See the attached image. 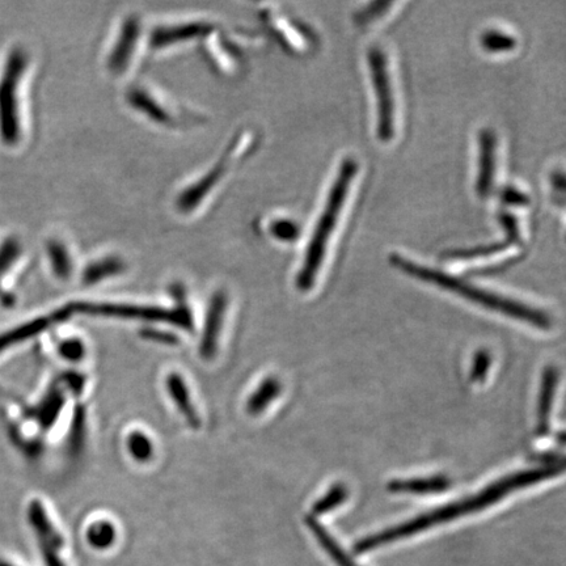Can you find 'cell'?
Here are the masks:
<instances>
[{
	"instance_id": "cb8c5ba5",
	"label": "cell",
	"mask_w": 566,
	"mask_h": 566,
	"mask_svg": "<svg viewBox=\"0 0 566 566\" xmlns=\"http://www.w3.org/2000/svg\"><path fill=\"white\" fill-rule=\"evenodd\" d=\"M84 439H86V408L78 405L73 417V425L70 432L71 453L79 454L83 449Z\"/></svg>"
},
{
	"instance_id": "7a4b0ae2",
	"label": "cell",
	"mask_w": 566,
	"mask_h": 566,
	"mask_svg": "<svg viewBox=\"0 0 566 566\" xmlns=\"http://www.w3.org/2000/svg\"><path fill=\"white\" fill-rule=\"evenodd\" d=\"M391 264L395 268L400 269L401 272L408 274V276L433 283V285L442 287V289L447 291H453L460 297L466 298L467 301L479 304V306L488 308V310L500 312V314L510 316L513 319L526 321V323L543 329V331H548V329L552 328V319L549 318L546 312L538 310V308H532L521 302L513 301V299L501 297V295L491 293V291L480 289V287L470 285V283L439 272V270L418 265L415 261L404 259L403 256L392 255Z\"/></svg>"
},
{
	"instance_id": "1f68e13d",
	"label": "cell",
	"mask_w": 566,
	"mask_h": 566,
	"mask_svg": "<svg viewBox=\"0 0 566 566\" xmlns=\"http://www.w3.org/2000/svg\"><path fill=\"white\" fill-rule=\"evenodd\" d=\"M502 201L513 206H523L530 204V197L521 189L508 187L502 192Z\"/></svg>"
},
{
	"instance_id": "4316f807",
	"label": "cell",
	"mask_w": 566,
	"mask_h": 566,
	"mask_svg": "<svg viewBox=\"0 0 566 566\" xmlns=\"http://www.w3.org/2000/svg\"><path fill=\"white\" fill-rule=\"evenodd\" d=\"M270 231L283 242H293L299 236V226L291 219H277L270 227Z\"/></svg>"
},
{
	"instance_id": "277c9868",
	"label": "cell",
	"mask_w": 566,
	"mask_h": 566,
	"mask_svg": "<svg viewBox=\"0 0 566 566\" xmlns=\"http://www.w3.org/2000/svg\"><path fill=\"white\" fill-rule=\"evenodd\" d=\"M27 63L23 50H14L0 79V137L6 145H15L20 139L18 91Z\"/></svg>"
},
{
	"instance_id": "e575fe53",
	"label": "cell",
	"mask_w": 566,
	"mask_h": 566,
	"mask_svg": "<svg viewBox=\"0 0 566 566\" xmlns=\"http://www.w3.org/2000/svg\"><path fill=\"white\" fill-rule=\"evenodd\" d=\"M0 566H15V565L8 563V561H6V560L0 559Z\"/></svg>"
},
{
	"instance_id": "30bf717a",
	"label": "cell",
	"mask_w": 566,
	"mask_h": 566,
	"mask_svg": "<svg viewBox=\"0 0 566 566\" xmlns=\"http://www.w3.org/2000/svg\"><path fill=\"white\" fill-rule=\"evenodd\" d=\"M449 477L437 475L432 477H421V479L392 480L387 485L391 493L416 494V496H428V494H439L450 488Z\"/></svg>"
},
{
	"instance_id": "2e32d148",
	"label": "cell",
	"mask_w": 566,
	"mask_h": 566,
	"mask_svg": "<svg viewBox=\"0 0 566 566\" xmlns=\"http://www.w3.org/2000/svg\"><path fill=\"white\" fill-rule=\"evenodd\" d=\"M209 25L205 24H189L180 25V27L159 29L152 36L151 44L154 48H163V46L175 44L177 41L188 40L204 35L208 31Z\"/></svg>"
},
{
	"instance_id": "9c48e42d",
	"label": "cell",
	"mask_w": 566,
	"mask_h": 566,
	"mask_svg": "<svg viewBox=\"0 0 566 566\" xmlns=\"http://www.w3.org/2000/svg\"><path fill=\"white\" fill-rule=\"evenodd\" d=\"M227 298L225 293H215L211 298L208 315H206L204 337L201 342V356L213 359L218 349L223 321H225Z\"/></svg>"
},
{
	"instance_id": "7c38bea8",
	"label": "cell",
	"mask_w": 566,
	"mask_h": 566,
	"mask_svg": "<svg viewBox=\"0 0 566 566\" xmlns=\"http://www.w3.org/2000/svg\"><path fill=\"white\" fill-rule=\"evenodd\" d=\"M167 390L170 392L173 403L176 404L181 415L185 417L190 426L197 429L201 425L200 417L197 415L196 408L192 403V397L181 375L173 373L167 378Z\"/></svg>"
},
{
	"instance_id": "ba28073f",
	"label": "cell",
	"mask_w": 566,
	"mask_h": 566,
	"mask_svg": "<svg viewBox=\"0 0 566 566\" xmlns=\"http://www.w3.org/2000/svg\"><path fill=\"white\" fill-rule=\"evenodd\" d=\"M497 137L491 129L479 133V171H477L476 192L488 197L496 183Z\"/></svg>"
},
{
	"instance_id": "d6a6232c",
	"label": "cell",
	"mask_w": 566,
	"mask_h": 566,
	"mask_svg": "<svg viewBox=\"0 0 566 566\" xmlns=\"http://www.w3.org/2000/svg\"><path fill=\"white\" fill-rule=\"evenodd\" d=\"M142 336L147 340L160 342V344H176L177 339L171 333L156 331V329H145Z\"/></svg>"
},
{
	"instance_id": "d6986e66",
	"label": "cell",
	"mask_w": 566,
	"mask_h": 566,
	"mask_svg": "<svg viewBox=\"0 0 566 566\" xmlns=\"http://www.w3.org/2000/svg\"><path fill=\"white\" fill-rule=\"evenodd\" d=\"M124 268V264L118 259L96 261V263L88 266L86 272H84L83 281L86 282L87 285H92V283L104 280V278L116 276V274L121 273Z\"/></svg>"
},
{
	"instance_id": "8992f818",
	"label": "cell",
	"mask_w": 566,
	"mask_h": 566,
	"mask_svg": "<svg viewBox=\"0 0 566 566\" xmlns=\"http://www.w3.org/2000/svg\"><path fill=\"white\" fill-rule=\"evenodd\" d=\"M71 312L78 314L111 316V318L137 319L146 321H163L176 327L192 331L193 319L187 307L181 306L176 310H164L158 307L129 306V304H70Z\"/></svg>"
},
{
	"instance_id": "f1b7e54d",
	"label": "cell",
	"mask_w": 566,
	"mask_h": 566,
	"mask_svg": "<svg viewBox=\"0 0 566 566\" xmlns=\"http://www.w3.org/2000/svg\"><path fill=\"white\" fill-rule=\"evenodd\" d=\"M511 242L491 244V246L479 247L470 249V251L453 253L456 259H476V257H488L498 255V253L505 252L510 247Z\"/></svg>"
},
{
	"instance_id": "4dcf8cb0",
	"label": "cell",
	"mask_w": 566,
	"mask_h": 566,
	"mask_svg": "<svg viewBox=\"0 0 566 566\" xmlns=\"http://www.w3.org/2000/svg\"><path fill=\"white\" fill-rule=\"evenodd\" d=\"M392 6V3L388 2H375L371 3L369 7L365 10L359 12L357 16L358 23H370L371 20L379 18L386 14L387 8Z\"/></svg>"
},
{
	"instance_id": "e0dca14e",
	"label": "cell",
	"mask_w": 566,
	"mask_h": 566,
	"mask_svg": "<svg viewBox=\"0 0 566 566\" xmlns=\"http://www.w3.org/2000/svg\"><path fill=\"white\" fill-rule=\"evenodd\" d=\"M281 392L280 380L276 378L265 379L263 383L260 384L259 388L255 391L251 397H249L247 403V411L249 415L257 416L263 413L273 400L277 399V396Z\"/></svg>"
},
{
	"instance_id": "d4e9b609",
	"label": "cell",
	"mask_w": 566,
	"mask_h": 566,
	"mask_svg": "<svg viewBox=\"0 0 566 566\" xmlns=\"http://www.w3.org/2000/svg\"><path fill=\"white\" fill-rule=\"evenodd\" d=\"M48 253L50 261H52L54 273H56L59 278L65 280V278L69 277L71 274V260L66 248L63 247L61 243L52 242L49 244Z\"/></svg>"
},
{
	"instance_id": "484cf974",
	"label": "cell",
	"mask_w": 566,
	"mask_h": 566,
	"mask_svg": "<svg viewBox=\"0 0 566 566\" xmlns=\"http://www.w3.org/2000/svg\"><path fill=\"white\" fill-rule=\"evenodd\" d=\"M20 243L18 239L10 238L4 240L0 246V274L7 272L11 265L15 263L20 256Z\"/></svg>"
},
{
	"instance_id": "ac0fdd59",
	"label": "cell",
	"mask_w": 566,
	"mask_h": 566,
	"mask_svg": "<svg viewBox=\"0 0 566 566\" xmlns=\"http://www.w3.org/2000/svg\"><path fill=\"white\" fill-rule=\"evenodd\" d=\"M116 539V527L111 522L97 521L88 527L87 542L92 548L104 551V549L111 548Z\"/></svg>"
},
{
	"instance_id": "f546056e",
	"label": "cell",
	"mask_w": 566,
	"mask_h": 566,
	"mask_svg": "<svg viewBox=\"0 0 566 566\" xmlns=\"http://www.w3.org/2000/svg\"><path fill=\"white\" fill-rule=\"evenodd\" d=\"M58 352L62 358L70 362H78L83 359L86 354V346L78 339H70L61 342L58 346Z\"/></svg>"
},
{
	"instance_id": "44dd1931",
	"label": "cell",
	"mask_w": 566,
	"mask_h": 566,
	"mask_svg": "<svg viewBox=\"0 0 566 566\" xmlns=\"http://www.w3.org/2000/svg\"><path fill=\"white\" fill-rule=\"evenodd\" d=\"M348 498V488L344 484L337 483L332 485L328 493L324 497H321L319 501L315 502L314 508H312V514L323 515L329 513L333 509L339 508L341 504ZM312 515V517H314Z\"/></svg>"
},
{
	"instance_id": "836d02e7",
	"label": "cell",
	"mask_w": 566,
	"mask_h": 566,
	"mask_svg": "<svg viewBox=\"0 0 566 566\" xmlns=\"http://www.w3.org/2000/svg\"><path fill=\"white\" fill-rule=\"evenodd\" d=\"M559 442L561 443V445H564L565 442V433L564 430H561L560 435H559Z\"/></svg>"
},
{
	"instance_id": "5b68a950",
	"label": "cell",
	"mask_w": 566,
	"mask_h": 566,
	"mask_svg": "<svg viewBox=\"0 0 566 566\" xmlns=\"http://www.w3.org/2000/svg\"><path fill=\"white\" fill-rule=\"evenodd\" d=\"M369 66L375 97H377V134L379 141L390 142L395 137V96L386 53L379 46L369 52Z\"/></svg>"
},
{
	"instance_id": "7402d4cb",
	"label": "cell",
	"mask_w": 566,
	"mask_h": 566,
	"mask_svg": "<svg viewBox=\"0 0 566 566\" xmlns=\"http://www.w3.org/2000/svg\"><path fill=\"white\" fill-rule=\"evenodd\" d=\"M63 404H65V397H63L61 391L54 390L50 392L41 405L40 413H38L41 425H44L45 428H50L57 421Z\"/></svg>"
},
{
	"instance_id": "5bb4252c",
	"label": "cell",
	"mask_w": 566,
	"mask_h": 566,
	"mask_svg": "<svg viewBox=\"0 0 566 566\" xmlns=\"http://www.w3.org/2000/svg\"><path fill=\"white\" fill-rule=\"evenodd\" d=\"M137 37L138 23L135 20H129L125 24L124 29H122L120 40H118V44L114 48L111 58H109V67H111L114 73L124 70L126 65H128Z\"/></svg>"
},
{
	"instance_id": "8fae6325",
	"label": "cell",
	"mask_w": 566,
	"mask_h": 566,
	"mask_svg": "<svg viewBox=\"0 0 566 566\" xmlns=\"http://www.w3.org/2000/svg\"><path fill=\"white\" fill-rule=\"evenodd\" d=\"M557 378L559 373L553 366H548L543 371L542 384H540L539 405H538V428L536 433L539 437H547L549 425H551V412L553 397H555Z\"/></svg>"
},
{
	"instance_id": "ffe728a7",
	"label": "cell",
	"mask_w": 566,
	"mask_h": 566,
	"mask_svg": "<svg viewBox=\"0 0 566 566\" xmlns=\"http://www.w3.org/2000/svg\"><path fill=\"white\" fill-rule=\"evenodd\" d=\"M481 45L491 53L510 52L517 45V40L509 33L502 32L500 29H489L480 38Z\"/></svg>"
},
{
	"instance_id": "9a60e30c",
	"label": "cell",
	"mask_w": 566,
	"mask_h": 566,
	"mask_svg": "<svg viewBox=\"0 0 566 566\" xmlns=\"http://www.w3.org/2000/svg\"><path fill=\"white\" fill-rule=\"evenodd\" d=\"M54 321L57 320L54 318L53 314L50 318H41L29 321L27 324L20 325L18 328L2 333V335H0V353L12 348V346L16 344H20V342H24L31 339V337H35L38 333L46 331V329H48Z\"/></svg>"
},
{
	"instance_id": "4fadbf2b",
	"label": "cell",
	"mask_w": 566,
	"mask_h": 566,
	"mask_svg": "<svg viewBox=\"0 0 566 566\" xmlns=\"http://www.w3.org/2000/svg\"><path fill=\"white\" fill-rule=\"evenodd\" d=\"M306 525L308 530H310L312 535H314L316 540H318L320 546L324 548V551L328 552V555L331 556V559L335 561L337 565L359 566L354 563L352 557H350L348 553L341 548L340 544L332 538V535L320 525L318 519L312 517V515H308L306 518Z\"/></svg>"
},
{
	"instance_id": "3957f363",
	"label": "cell",
	"mask_w": 566,
	"mask_h": 566,
	"mask_svg": "<svg viewBox=\"0 0 566 566\" xmlns=\"http://www.w3.org/2000/svg\"><path fill=\"white\" fill-rule=\"evenodd\" d=\"M357 172L356 160L349 158L342 162L339 173L329 190L327 202L312 232L310 243H308L306 257H304L302 269L297 278L299 290L307 291L314 286L321 265H323L325 253H327L329 240L335 232Z\"/></svg>"
},
{
	"instance_id": "603a6c76",
	"label": "cell",
	"mask_w": 566,
	"mask_h": 566,
	"mask_svg": "<svg viewBox=\"0 0 566 566\" xmlns=\"http://www.w3.org/2000/svg\"><path fill=\"white\" fill-rule=\"evenodd\" d=\"M128 449L130 455L139 463H146L154 455V446L147 435L141 432H134L129 435Z\"/></svg>"
},
{
	"instance_id": "83f0119b",
	"label": "cell",
	"mask_w": 566,
	"mask_h": 566,
	"mask_svg": "<svg viewBox=\"0 0 566 566\" xmlns=\"http://www.w3.org/2000/svg\"><path fill=\"white\" fill-rule=\"evenodd\" d=\"M491 361V354H489L488 350H479V352L475 354L471 370L472 382H484L485 377H487L489 367H491Z\"/></svg>"
},
{
	"instance_id": "52a82bcc",
	"label": "cell",
	"mask_w": 566,
	"mask_h": 566,
	"mask_svg": "<svg viewBox=\"0 0 566 566\" xmlns=\"http://www.w3.org/2000/svg\"><path fill=\"white\" fill-rule=\"evenodd\" d=\"M28 519L32 529L36 532L45 566H66L65 561L59 556V553L65 547V540L53 526V523L50 522L48 513H46L40 501L31 502L28 509Z\"/></svg>"
},
{
	"instance_id": "6da1fadb",
	"label": "cell",
	"mask_w": 566,
	"mask_h": 566,
	"mask_svg": "<svg viewBox=\"0 0 566 566\" xmlns=\"http://www.w3.org/2000/svg\"><path fill=\"white\" fill-rule=\"evenodd\" d=\"M564 468V459H561L559 462L547 464V466L513 473V475L506 476L504 479L488 485L484 491L475 494V496L464 498V500L454 502V504L442 506V508L413 518L411 521L401 523L399 526L367 536V538L361 539L356 543L354 552H371L374 549L386 546V544L396 542V540L411 538L418 532L432 529V527L443 525L446 522L455 521V519L464 517V515L477 513V511L497 504L498 501H501L502 498H505L511 492L531 487V485L538 484L540 481L561 475L564 472Z\"/></svg>"
}]
</instances>
